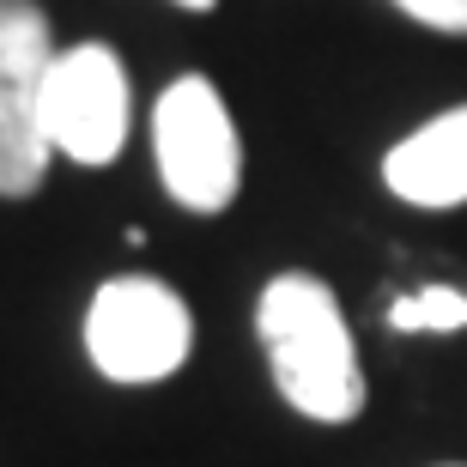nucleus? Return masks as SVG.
I'll return each mask as SVG.
<instances>
[{
    "instance_id": "obj_5",
    "label": "nucleus",
    "mask_w": 467,
    "mask_h": 467,
    "mask_svg": "<svg viewBox=\"0 0 467 467\" xmlns=\"http://www.w3.org/2000/svg\"><path fill=\"white\" fill-rule=\"evenodd\" d=\"M128 116H134L128 67L109 43H73L55 55L49 91H43V128L61 158L86 164V171L116 164L128 146Z\"/></svg>"
},
{
    "instance_id": "obj_6",
    "label": "nucleus",
    "mask_w": 467,
    "mask_h": 467,
    "mask_svg": "<svg viewBox=\"0 0 467 467\" xmlns=\"http://www.w3.org/2000/svg\"><path fill=\"white\" fill-rule=\"evenodd\" d=\"M382 182H389V194L425 213L467 207V104L443 109L407 140H395L382 158Z\"/></svg>"
},
{
    "instance_id": "obj_8",
    "label": "nucleus",
    "mask_w": 467,
    "mask_h": 467,
    "mask_svg": "<svg viewBox=\"0 0 467 467\" xmlns=\"http://www.w3.org/2000/svg\"><path fill=\"white\" fill-rule=\"evenodd\" d=\"M407 18L431 25V31H450V36H467V0H395Z\"/></svg>"
},
{
    "instance_id": "obj_10",
    "label": "nucleus",
    "mask_w": 467,
    "mask_h": 467,
    "mask_svg": "<svg viewBox=\"0 0 467 467\" xmlns=\"http://www.w3.org/2000/svg\"><path fill=\"white\" fill-rule=\"evenodd\" d=\"M450 467H462V462H450Z\"/></svg>"
},
{
    "instance_id": "obj_2",
    "label": "nucleus",
    "mask_w": 467,
    "mask_h": 467,
    "mask_svg": "<svg viewBox=\"0 0 467 467\" xmlns=\"http://www.w3.org/2000/svg\"><path fill=\"white\" fill-rule=\"evenodd\" d=\"M152 158L176 207L225 213L243 182V140L207 73H182L152 104Z\"/></svg>"
},
{
    "instance_id": "obj_1",
    "label": "nucleus",
    "mask_w": 467,
    "mask_h": 467,
    "mask_svg": "<svg viewBox=\"0 0 467 467\" xmlns=\"http://www.w3.org/2000/svg\"><path fill=\"white\" fill-rule=\"evenodd\" d=\"M255 334L267 347L279 395L316 425H347L364 413V364L340 297L316 274H279L255 304Z\"/></svg>"
},
{
    "instance_id": "obj_3",
    "label": "nucleus",
    "mask_w": 467,
    "mask_h": 467,
    "mask_svg": "<svg viewBox=\"0 0 467 467\" xmlns=\"http://www.w3.org/2000/svg\"><path fill=\"white\" fill-rule=\"evenodd\" d=\"M194 316L189 304L152 274H121L91 292L86 310V352L109 382H164L189 364Z\"/></svg>"
},
{
    "instance_id": "obj_9",
    "label": "nucleus",
    "mask_w": 467,
    "mask_h": 467,
    "mask_svg": "<svg viewBox=\"0 0 467 467\" xmlns=\"http://www.w3.org/2000/svg\"><path fill=\"white\" fill-rule=\"evenodd\" d=\"M176 6H189V13H213L219 0H176Z\"/></svg>"
},
{
    "instance_id": "obj_7",
    "label": "nucleus",
    "mask_w": 467,
    "mask_h": 467,
    "mask_svg": "<svg viewBox=\"0 0 467 467\" xmlns=\"http://www.w3.org/2000/svg\"><path fill=\"white\" fill-rule=\"evenodd\" d=\"M389 328L395 334H455V328H467V292L462 285H419V292L389 304Z\"/></svg>"
},
{
    "instance_id": "obj_4",
    "label": "nucleus",
    "mask_w": 467,
    "mask_h": 467,
    "mask_svg": "<svg viewBox=\"0 0 467 467\" xmlns=\"http://www.w3.org/2000/svg\"><path fill=\"white\" fill-rule=\"evenodd\" d=\"M55 31L36 0H0V194L25 201L49 171L43 91L55 67Z\"/></svg>"
}]
</instances>
